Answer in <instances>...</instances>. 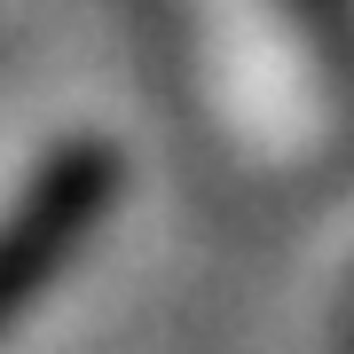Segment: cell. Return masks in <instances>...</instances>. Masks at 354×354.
Here are the masks:
<instances>
[{"label": "cell", "instance_id": "1", "mask_svg": "<svg viewBox=\"0 0 354 354\" xmlns=\"http://www.w3.org/2000/svg\"><path fill=\"white\" fill-rule=\"evenodd\" d=\"M95 197H102L95 165H55L48 181H32V197L8 213V228H0V323H8L16 299L64 260V244L79 236V221L95 213Z\"/></svg>", "mask_w": 354, "mask_h": 354}]
</instances>
